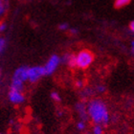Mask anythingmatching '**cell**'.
I'll return each instance as SVG.
<instances>
[{
	"label": "cell",
	"mask_w": 134,
	"mask_h": 134,
	"mask_svg": "<svg viewBox=\"0 0 134 134\" xmlns=\"http://www.w3.org/2000/svg\"><path fill=\"white\" fill-rule=\"evenodd\" d=\"M93 60H94V55L91 51L87 49L81 50L76 56V67L85 69L92 63Z\"/></svg>",
	"instance_id": "cell-2"
},
{
	"label": "cell",
	"mask_w": 134,
	"mask_h": 134,
	"mask_svg": "<svg viewBox=\"0 0 134 134\" xmlns=\"http://www.w3.org/2000/svg\"><path fill=\"white\" fill-rule=\"evenodd\" d=\"M85 122H82V121H81V122H79L78 124H77V127H78L79 130H83L84 129H85Z\"/></svg>",
	"instance_id": "cell-15"
},
{
	"label": "cell",
	"mask_w": 134,
	"mask_h": 134,
	"mask_svg": "<svg viewBox=\"0 0 134 134\" xmlns=\"http://www.w3.org/2000/svg\"><path fill=\"white\" fill-rule=\"evenodd\" d=\"M103 130L102 126L96 125V126L93 127V134H103Z\"/></svg>",
	"instance_id": "cell-13"
},
{
	"label": "cell",
	"mask_w": 134,
	"mask_h": 134,
	"mask_svg": "<svg viewBox=\"0 0 134 134\" xmlns=\"http://www.w3.org/2000/svg\"><path fill=\"white\" fill-rule=\"evenodd\" d=\"M129 29H130V31H131V32L134 31V22H133V21H131V22H130V24H129Z\"/></svg>",
	"instance_id": "cell-21"
},
{
	"label": "cell",
	"mask_w": 134,
	"mask_h": 134,
	"mask_svg": "<svg viewBox=\"0 0 134 134\" xmlns=\"http://www.w3.org/2000/svg\"><path fill=\"white\" fill-rule=\"evenodd\" d=\"M9 100L10 102L14 104H20L25 100V97L22 94V92L19 91H14V90H10L9 92Z\"/></svg>",
	"instance_id": "cell-6"
},
{
	"label": "cell",
	"mask_w": 134,
	"mask_h": 134,
	"mask_svg": "<svg viewBox=\"0 0 134 134\" xmlns=\"http://www.w3.org/2000/svg\"><path fill=\"white\" fill-rule=\"evenodd\" d=\"M87 114L93 123L98 126H106L109 122L107 106L100 99H93L90 100L87 106Z\"/></svg>",
	"instance_id": "cell-1"
},
{
	"label": "cell",
	"mask_w": 134,
	"mask_h": 134,
	"mask_svg": "<svg viewBox=\"0 0 134 134\" xmlns=\"http://www.w3.org/2000/svg\"><path fill=\"white\" fill-rule=\"evenodd\" d=\"M77 108V111L80 114V117H81V121L82 122H85L88 119V114H87V110L85 108V104L83 103H79L76 106Z\"/></svg>",
	"instance_id": "cell-7"
},
{
	"label": "cell",
	"mask_w": 134,
	"mask_h": 134,
	"mask_svg": "<svg viewBox=\"0 0 134 134\" xmlns=\"http://www.w3.org/2000/svg\"><path fill=\"white\" fill-rule=\"evenodd\" d=\"M70 33L72 35H77L78 34V30L77 29H70Z\"/></svg>",
	"instance_id": "cell-20"
},
{
	"label": "cell",
	"mask_w": 134,
	"mask_h": 134,
	"mask_svg": "<svg viewBox=\"0 0 134 134\" xmlns=\"http://www.w3.org/2000/svg\"><path fill=\"white\" fill-rule=\"evenodd\" d=\"M76 86L79 87V88H81L83 86V81H76Z\"/></svg>",
	"instance_id": "cell-18"
},
{
	"label": "cell",
	"mask_w": 134,
	"mask_h": 134,
	"mask_svg": "<svg viewBox=\"0 0 134 134\" xmlns=\"http://www.w3.org/2000/svg\"><path fill=\"white\" fill-rule=\"evenodd\" d=\"M62 62L71 68H74L76 67V56L74 54H66L62 58Z\"/></svg>",
	"instance_id": "cell-8"
},
{
	"label": "cell",
	"mask_w": 134,
	"mask_h": 134,
	"mask_svg": "<svg viewBox=\"0 0 134 134\" xmlns=\"http://www.w3.org/2000/svg\"><path fill=\"white\" fill-rule=\"evenodd\" d=\"M97 91H98V92H100V93L104 92V91H105V87L103 86V85H100V86L97 87Z\"/></svg>",
	"instance_id": "cell-17"
},
{
	"label": "cell",
	"mask_w": 134,
	"mask_h": 134,
	"mask_svg": "<svg viewBox=\"0 0 134 134\" xmlns=\"http://www.w3.org/2000/svg\"><path fill=\"white\" fill-rule=\"evenodd\" d=\"M28 68L29 67H26V66L19 67L18 69L15 70L13 79L18 80V81H22V82L28 81Z\"/></svg>",
	"instance_id": "cell-5"
},
{
	"label": "cell",
	"mask_w": 134,
	"mask_h": 134,
	"mask_svg": "<svg viewBox=\"0 0 134 134\" xmlns=\"http://www.w3.org/2000/svg\"><path fill=\"white\" fill-rule=\"evenodd\" d=\"M130 3V0H115L114 7L116 9H121L123 7H126Z\"/></svg>",
	"instance_id": "cell-11"
},
{
	"label": "cell",
	"mask_w": 134,
	"mask_h": 134,
	"mask_svg": "<svg viewBox=\"0 0 134 134\" xmlns=\"http://www.w3.org/2000/svg\"><path fill=\"white\" fill-rule=\"evenodd\" d=\"M0 76H1V73H0Z\"/></svg>",
	"instance_id": "cell-22"
},
{
	"label": "cell",
	"mask_w": 134,
	"mask_h": 134,
	"mask_svg": "<svg viewBox=\"0 0 134 134\" xmlns=\"http://www.w3.org/2000/svg\"><path fill=\"white\" fill-rule=\"evenodd\" d=\"M6 46H7V42H6V39L5 38H2V37H0V55L5 51L6 49Z\"/></svg>",
	"instance_id": "cell-12"
},
{
	"label": "cell",
	"mask_w": 134,
	"mask_h": 134,
	"mask_svg": "<svg viewBox=\"0 0 134 134\" xmlns=\"http://www.w3.org/2000/svg\"><path fill=\"white\" fill-rule=\"evenodd\" d=\"M59 29H60V30H67V29H68V24H67V23L60 24V25H59Z\"/></svg>",
	"instance_id": "cell-19"
},
{
	"label": "cell",
	"mask_w": 134,
	"mask_h": 134,
	"mask_svg": "<svg viewBox=\"0 0 134 134\" xmlns=\"http://www.w3.org/2000/svg\"><path fill=\"white\" fill-rule=\"evenodd\" d=\"M9 7V0H0V18L5 15Z\"/></svg>",
	"instance_id": "cell-10"
},
{
	"label": "cell",
	"mask_w": 134,
	"mask_h": 134,
	"mask_svg": "<svg viewBox=\"0 0 134 134\" xmlns=\"http://www.w3.org/2000/svg\"><path fill=\"white\" fill-rule=\"evenodd\" d=\"M6 28H7V24L4 21H0V33L5 31Z\"/></svg>",
	"instance_id": "cell-16"
},
{
	"label": "cell",
	"mask_w": 134,
	"mask_h": 134,
	"mask_svg": "<svg viewBox=\"0 0 134 134\" xmlns=\"http://www.w3.org/2000/svg\"><path fill=\"white\" fill-rule=\"evenodd\" d=\"M0 134H2V133H0Z\"/></svg>",
	"instance_id": "cell-23"
},
{
	"label": "cell",
	"mask_w": 134,
	"mask_h": 134,
	"mask_svg": "<svg viewBox=\"0 0 134 134\" xmlns=\"http://www.w3.org/2000/svg\"><path fill=\"white\" fill-rule=\"evenodd\" d=\"M43 76H45L43 66H35L28 68V81L32 83L36 82Z\"/></svg>",
	"instance_id": "cell-3"
},
{
	"label": "cell",
	"mask_w": 134,
	"mask_h": 134,
	"mask_svg": "<svg viewBox=\"0 0 134 134\" xmlns=\"http://www.w3.org/2000/svg\"><path fill=\"white\" fill-rule=\"evenodd\" d=\"M23 89H24V85H23L22 81L13 79V81H12V84H11V90H14V91H19V92H22Z\"/></svg>",
	"instance_id": "cell-9"
},
{
	"label": "cell",
	"mask_w": 134,
	"mask_h": 134,
	"mask_svg": "<svg viewBox=\"0 0 134 134\" xmlns=\"http://www.w3.org/2000/svg\"><path fill=\"white\" fill-rule=\"evenodd\" d=\"M51 98L53 99L55 102H60L62 99H60V96L59 95L58 92H52L51 93Z\"/></svg>",
	"instance_id": "cell-14"
},
{
	"label": "cell",
	"mask_w": 134,
	"mask_h": 134,
	"mask_svg": "<svg viewBox=\"0 0 134 134\" xmlns=\"http://www.w3.org/2000/svg\"><path fill=\"white\" fill-rule=\"evenodd\" d=\"M62 62V59L59 58V56H57V55H54L50 58V59L48 60V62L45 64L44 67V71H45V76H50L52 75L56 69L58 68L59 66V62Z\"/></svg>",
	"instance_id": "cell-4"
}]
</instances>
